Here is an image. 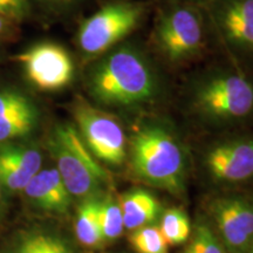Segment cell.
<instances>
[{
    "mask_svg": "<svg viewBox=\"0 0 253 253\" xmlns=\"http://www.w3.org/2000/svg\"><path fill=\"white\" fill-rule=\"evenodd\" d=\"M87 86L100 103L131 107L154 99L158 90V77L141 49L121 45L95 62L87 74Z\"/></svg>",
    "mask_w": 253,
    "mask_h": 253,
    "instance_id": "6da1fadb",
    "label": "cell"
},
{
    "mask_svg": "<svg viewBox=\"0 0 253 253\" xmlns=\"http://www.w3.org/2000/svg\"><path fill=\"white\" fill-rule=\"evenodd\" d=\"M47 149L72 197H99L110 183L109 172L88 150L78 129L71 123L53 126L47 137Z\"/></svg>",
    "mask_w": 253,
    "mask_h": 253,
    "instance_id": "7a4b0ae2",
    "label": "cell"
},
{
    "mask_svg": "<svg viewBox=\"0 0 253 253\" xmlns=\"http://www.w3.org/2000/svg\"><path fill=\"white\" fill-rule=\"evenodd\" d=\"M134 172L151 185L179 192L184 181V155L181 144L162 126H144L130 141Z\"/></svg>",
    "mask_w": 253,
    "mask_h": 253,
    "instance_id": "3957f363",
    "label": "cell"
},
{
    "mask_svg": "<svg viewBox=\"0 0 253 253\" xmlns=\"http://www.w3.org/2000/svg\"><path fill=\"white\" fill-rule=\"evenodd\" d=\"M196 108L209 119L240 121L253 114V74L240 69L210 73L196 84Z\"/></svg>",
    "mask_w": 253,
    "mask_h": 253,
    "instance_id": "277c9868",
    "label": "cell"
},
{
    "mask_svg": "<svg viewBox=\"0 0 253 253\" xmlns=\"http://www.w3.org/2000/svg\"><path fill=\"white\" fill-rule=\"evenodd\" d=\"M142 6L132 2L104 5L80 25L78 46L86 58H99L114 48L140 23Z\"/></svg>",
    "mask_w": 253,
    "mask_h": 253,
    "instance_id": "5b68a950",
    "label": "cell"
},
{
    "mask_svg": "<svg viewBox=\"0 0 253 253\" xmlns=\"http://www.w3.org/2000/svg\"><path fill=\"white\" fill-rule=\"evenodd\" d=\"M73 116L79 135L99 162L110 166H120L125 162L126 140L118 120L81 97L74 101Z\"/></svg>",
    "mask_w": 253,
    "mask_h": 253,
    "instance_id": "8992f818",
    "label": "cell"
},
{
    "mask_svg": "<svg viewBox=\"0 0 253 253\" xmlns=\"http://www.w3.org/2000/svg\"><path fill=\"white\" fill-rule=\"evenodd\" d=\"M26 80L41 91H58L74 77V62L62 46L40 42L15 56Z\"/></svg>",
    "mask_w": 253,
    "mask_h": 253,
    "instance_id": "52a82bcc",
    "label": "cell"
},
{
    "mask_svg": "<svg viewBox=\"0 0 253 253\" xmlns=\"http://www.w3.org/2000/svg\"><path fill=\"white\" fill-rule=\"evenodd\" d=\"M158 46L170 61H182L197 54L203 46L204 33L197 11L189 6L167 9L156 28Z\"/></svg>",
    "mask_w": 253,
    "mask_h": 253,
    "instance_id": "ba28073f",
    "label": "cell"
},
{
    "mask_svg": "<svg viewBox=\"0 0 253 253\" xmlns=\"http://www.w3.org/2000/svg\"><path fill=\"white\" fill-rule=\"evenodd\" d=\"M212 214L221 244L229 253H249L253 244V204L243 198H220Z\"/></svg>",
    "mask_w": 253,
    "mask_h": 253,
    "instance_id": "9c48e42d",
    "label": "cell"
},
{
    "mask_svg": "<svg viewBox=\"0 0 253 253\" xmlns=\"http://www.w3.org/2000/svg\"><path fill=\"white\" fill-rule=\"evenodd\" d=\"M213 14L230 48L253 63V0H217Z\"/></svg>",
    "mask_w": 253,
    "mask_h": 253,
    "instance_id": "30bf717a",
    "label": "cell"
},
{
    "mask_svg": "<svg viewBox=\"0 0 253 253\" xmlns=\"http://www.w3.org/2000/svg\"><path fill=\"white\" fill-rule=\"evenodd\" d=\"M205 166L214 179L244 182L253 177V137L230 138L214 144L205 156Z\"/></svg>",
    "mask_w": 253,
    "mask_h": 253,
    "instance_id": "8fae6325",
    "label": "cell"
},
{
    "mask_svg": "<svg viewBox=\"0 0 253 253\" xmlns=\"http://www.w3.org/2000/svg\"><path fill=\"white\" fill-rule=\"evenodd\" d=\"M39 122V110L26 94L0 87V144L31 135Z\"/></svg>",
    "mask_w": 253,
    "mask_h": 253,
    "instance_id": "7c38bea8",
    "label": "cell"
},
{
    "mask_svg": "<svg viewBox=\"0 0 253 253\" xmlns=\"http://www.w3.org/2000/svg\"><path fill=\"white\" fill-rule=\"evenodd\" d=\"M34 207L46 212L63 214L69 210L72 195L62 182L56 168L40 170L23 190Z\"/></svg>",
    "mask_w": 253,
    "mask_h": 253,
    "instance_id": "4fadbf2b",
    "label": "cell"
},
{
    "mask_svg": "<svg viewBox=\"0 0 253 253\" xmlns=\"http://www.w3.org/2000/svg\"><path fill=\"white\" fill-rule=\"evenodd\" d=\"M0 253H78V251L61 233L34 225L12 233L1 245Z\"/></svg>",
    "mask_w": 253,
    "mask_h": 253,
    "instance_id": "5bb4252c",
    "label": "cell"
},
{
    "mask_svg": "<svg viewBox=\"0 0 253 253\" xmlns=\"http://www.w3.org/2000/svg\"><path fill=\"white\" fill-rule=\"evenodd\" d=\"M119 204L125 227L130 231L150 225L157 219L161 211V204L157 199L150 192L141 189L126 192L120 198Z\"/></svg>",
    "mask_w": 253,
    "mask_h": 253,
    "instance_id": "9a60e30c",
    "label": "cell"
},
{
    "mask_svg": "<svg viewBox=\"0 0 253 253\" xmlns=\"http://www.w3.org/2000/svg\"><path fill=\"white\" fill-rule=\"evenodd\" d=\"M100 198L82 199L74 220L75 236L86 248H97L104 240L100 227Z\"/></svg>",
    "mask_w": 253,
    "mask_h": 253,
    "instance_id": "2e32d148",
    "label": "cell"
},
{
    "mask_svg": "<svg viewBox=\"0 0 253 253\" xmlns=\"http://www.w3.org/2000/svg\"><path fill=\"white\" fill-rule=\"evenodd\" d=\"M0 162L34 176L41 170L42 155L39 148L27 143H5L0 147Z\"/></svg>",
    "mask_w": 253,
    "mask_h": 253,
    "instance_id": "e0dca14e",
    "label": "cell"
},
{
    "mask_svg": "<svg viewBox=\"0 0 253 253\" xmlns=\"http://www.w3.org/2000/svg\"><path fill=\"white\" fill-rule=\"evenodd\" d=\"M160 230L168 245H181L190 237L191 226L185 212L178 209H169L163 213Z\"/></svg>",
    "mask_w": 253,
    "mask_h": 253,
    "instance_id": "ac0fdd59",
    "label": "cell"
},
{
    "mask_svg": "<svg viewBox=\"0 0 253 253\" xmlns=\"http://www.w3.org/2000/svg\"><path fill=\"white\" fill-rule=\"evenodd\" d=\"M100 227L104 242L120 238L125 230L123 216L119 202L112 198L100 199Z\"/></svg>",
    "mask_w": 253,
    "mask_h": 253,
    "instance_id": "d6986e66",
    "label": "cell"
},
{
    "mask_svg": "<svg viewBox=\"0 0 253 253\" xmlns=\"http://www.w3.org/2000/svg\"><path fill=\"white\" fill-rule=\"evenodd\" d=\"M129 240L137 253H168L166 238L157 226H142L134 231Z\"/></svg>",
    "mask_w": 253,
    "mask_h": 253,
    "instance_id": "ffe728a7",
    "label": "cell"
},
{
    "mask_svg": "<svg viewBox=\"0 0 253 253\" xmlns=\"http://www.w3.org/2000/svg\"><path fill=\"white\" fill-rule=\"evenodd\" d=\"M181 253H226V251L210 227L198 224L188 246Z\"/></svg>",
    "mask_w": 253,
    "mask_h": 253,
    "instance_id": "44dd1931",
    "label": "cell"
},
{
    "mask_svg": "<svg viewBox=\"0 0 253 253\" xmlns=\"http://www.w3.org/2000/svg\"><path fill=\"white\" fill-rule=\"evenodd\" d=\"M30 13L28 0H0V17L12 23H19Z\"/></svg>",
    "mask_w": 253,
    "mask_h": 253,
    "instance_id": "7402d4cb",
    "label": "cell"
},
{
    "mask_svg": "<svg viewBox=\"0 0 253 253\" xmlns=\"http://www.w3.org/2000/svg\"><path fill=\"white\" fill-rule=\"evenodd\" d=\"M13 25L14 23L12 21L0 17V40L11 37L12 32H13Z\"/></svg>",
    "mask_w": 253,
    "mask_h": 253,
    "instance_id": "603a6c76",
    "label": "cell"
},
{
    "mask_svg": "<svg viewBox=\"0 0 253 253\" xmlns=\"http://www.w3.org/2000/svg\"><path fill=\"white\" fill-rule=\"evenodd\" d=\"M5 210H6V203H5V197H4V188L0 184V223H1L2 218L5 216Z\"/></svg>",
    "mask_w": 253,
    "mask_h": 253,
    "instance_id": "cb8c5ba5",
    "label": "cell"
},
{
    "mask_svg": "<svg viewBox=\"0 0 253 253\" xmlns=\"http://www.w3.org/2000/svg\"><path fill=\"white\" fill-rule=\"evenodd\" d=\"M47 2H50V4H55V5H63V4H68V2L74 1V0H46Z\"/></svg>",
    "mask_w": 253,
    "mask_h": 253,
    "instance_id": "d4e9b609",
    "label": "cell"
},
{
    "mask_svg": "<svg viewBox=\"0 0 253 253\" xmlns=\"http://www.w3.org/2000/svg\"><path fill=\"white\" fill-rule=\"evenodd\" d=\"M249 253H253V244H252V246H251V249H250V252Z\"/></svg>",
    "mask_w": 253,
    "mask_h": 253,
    "instance_id": "484cf974",
    "label": "cell"
}]
</instances>
